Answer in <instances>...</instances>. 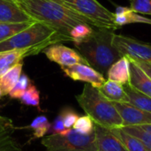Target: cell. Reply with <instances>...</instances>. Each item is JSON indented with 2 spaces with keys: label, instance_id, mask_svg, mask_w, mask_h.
I'll use <instances>...</instances> for the list:
<instances>
[{
  "label": "cell",
  "instance_id": "obj_1",
  "mask_svg": "<svg viewBox=\"0 0 151 151\" xmlns=\"http://www.w3.org/2000/svg\"><path fill=\"white\" fill-rule=\"evenodd\" d=\"M35 20L43 22L54 28L65 42H72L70 31L78 24L91 22L53 0H22L18 4Z\"/></svg>",
  "mask_w": 151,
  "mask_h": 151
},
{
  "label": "cell",
  "instance_id": "obj_2",
  "mask_svg": "<svg viewBox=\"0 0 151 151\" xmlns=\"http://www.w3.org/2000/svg\"><path fill=\"white\" fill-rule=\"evenodd\" d=\"M114 30L94 28L92 35L84 42L76 44L79 53L88 65L106 76L109 68L123 56L113 46Z\"/></svg>",
  "mask_w": 151,
  "mask_h": 151
},
{
  "label": "cell",
  "instance_id": "obj_3",
  "mask_svg": "<svg viewBox=\"0 0 151 151\" xmlns=\"http://www.w3.org/2000/svg\"><path fill=\"white\" fill-rule=\"evenodd\" d=\"M79 105L95 124L105 128L123 127V120L112 102L106 99L99 88L85 84L82 92L75 96Z\"/></svg>",
  "mask_w": 151,
  "mask_h": 151
},
{
  "label": "cell",
  "instance_id": "obj_4",
  "mask_svg": "<svg viewBox=\"0 0 151 151\" xmlns=\"http://www.w3.org/2000/svg\"><path fill=\"white\" fill-rule=\"evenodd\" d=\"M61 42L65 41L54 28L43 22L35 21L26 29L0 42V52L23 49H36L41 52Z\"/></svg>",
  "mask_w": 151,
  "mask_h": 151
},
{
  "label": "cell",
  "instance_id": "obj_5",
  "mask_svg": "<svg viewBox=\"0 0 151 151\" xmlns=\"http://www.w3.org/2000/svg\"><path fill=\"white\" fill-rule=\"evenodd\" d=\"M88 19L95 28H120L115 23L114 12H111L97 0H53Z\"/></svg>",
  "mask_w": 151,
  "mask_h": 151
},
{
  "label": "cell",
  "instance_id": "obj_6",
  "mask_svg": "<svg viewBox=\"0 0 151 151\" xmlns=\"http://www.w3.org/2000/svg\"><path fill=\"white\" fill-rule=\"evenodd\" d=\"M42 144L45 151H97L95 130L83 134L71 128L65 134L44 136Z\"/></svg>",
  "mask_w": 151,
  "mask_h": 151
},
{
  "label": "cell",
  "instance_id": "obj_7",
  "mask_svg": "<svg viewBox=\"0 0 151 151\" xmlns=\"http://www.w3.org/2000/svg\"><path fill=\"white\" fill-rule=\"evenodd\" d=\"M113 46L125 57L151 63V44L133 37L114 34Z\"/></svg>",
  "mask_w": 151,
  "mask_h": 151
},
{
  "label": "cell",
  "instance_id": "obj_8",
  "mask_svg": "<svg viewBox=\"0 0 151 151\" xmlns=\"http://www.w3.org/2000/svg\"><path fill=\"white\" fill-rule=\"evenodd\" d=\"M42 52L50 61L57 63L61 67H68L77 64L88 65L87 61L78 51L63 44H52L44 49Z\"/></svg>",
  "mask_w": 151,
  "mask_h": 151
},
{
  "label": "cell",
  "instance_id": "obj_9",
  "mask_svg": "<svg viewBox=\"0 0 151 151\" xmlns=\"http://www.w3.org/2000/svg\"><path fill=\"white\" fill-rule=\"evenodd\" d=\"M64 73L73 81H84L95 88H101L106 81L105 77L88 65L77 64L68 67H61Z\"/></svg>",
  "mask_w": 151,
  "mask_h": 151
},
{
  "label": "cell",
  "instance_id": "obj_10",
  "mask_svg": "<svg viewBox=\"0 0 151 151\" xmlns=\"http://www.w3.org/2000/svg\"><path fill=\"white\" fill-rule=\"evenodd\" d=\"M112 104L123 120V127L144 126L151 124L150 112L136 108L129 103L112 102Z\"/></svg>",
  "mask_w": 151,
  "mask_h": 151
},
{
  "label": "cell",
  "instance_id": "obj_11",
  "mask_svg": "<svg viewBox=\"0 0 151 151\" xmlns=\"http://www.w3.org/2000/svg\"><path fill=\"white\" fill-rule=\"evenodd\" d=\"M15 1L0 0V22L3 23H19L26 21H34Z\"/></svg>",
  "mask_w": 151,
  "mask_h": 151
},
{
  "label": "cell",
  "instance_id": "obj_12",
  "mask_svg": "<svg viewBox=\"0 0 151 151\" xmlns=\"http://www.w3.org/2000/svg\"><path fill=\"white\" fill-rule=\"evenodd\" d=\"M97 151H127L111 129L94 125Z\"/></svg>",
  "mask_w": 151,
  "mask_h": 151
},
{
  "label": "cell",
  "instance_id": "obj_13",
  "mask_svg": "<svg viewBox=\"0 0 151 151\" xmlns=\"http://www.w3.org/2000/svg\"><path fill=\"white\" fill-rule=\"evenodd\" d=\"M40 51L36 49L12 50L0 52V77L17 64L22 63L23 58L38 54Z\"/></svg>",
  "mask_w": 151,
  "mask_h": 151
},
{
  "label": "cell",
  "instance_id": "obj_14",
  "mask_svg": "<svg viewBox=\"0 0 151 151\" xmlns=\"http://www.w3.org/2000/svg\"><path fill=\"white\" fill-rule=\"evenodd\" d=\"M129 60V84L136 90L151 97V80L149 76L135 64V62L127 58Z\"/></svg>",
  "mask_w": 151,
  "mask_h": 151
},
{
  "label": "cell",
  "instance_id": "obj_15",
  "mask_svg": "<svg viewBox=\"0 0 151 151\" xmlns=\"http://www.w3.org/2000/svg\"><path fill=\"white\" fill-rule=\"evenodd\" d=\"M106 77L109 81H115L121 85L129 83V60L127 57L123 56L116 61L108 70Z\"/></svg>",
  "mask_w": 151,
  "mask_h": 151
},
{
  "label": "cell",
  "instance_id": "obj_16",
  "mask_svg": "<svg viewBox=\"0 0 151 151\" xmlns=\"http://www.w3.org/2000/svg\"><path fill=\"white\" fill-rule=\"evenodd\" d=\"M100 92L103 96L111 102L116 103H129V98L124 90L123 85L112 81L107 80L101 88Z\"/></svg>",
  "mask_w": 151,
  "mask_h": 151
},
{
  "label": "cell",
  "instance_id": "obj_17",
  "mask_svg": "<svg viewBox=\"0 0 151 151\" xmlns=\"http://www.w3.org/2000/svg\"><path fill=\"white\" fill-rule=\"evenodd\" d=\"M114 16H115V23L120 28L124 25L130 24V23H144V24L151 25L150 19L143 17L139 13L132 11L130 7L129 8L122 7V6L118 7L116 9V12H114Z\"/></svg>",
  "mask_w": 151,
  "mask_h": 151
},
{
  "label": "cell",
  "instance_id": "obj_18",
  "mask_svg": "<svg viewBox=\"0 0 151 151\" xmlns=\"http://www.w3.org/2000/svg\"><path fill=\"white\" fill-rule=\"evenodd\" d=\"M112 134L122 142L127 151H151L142 141L136 137L128 134L121 129V127L111 128Z\"/></svg>",
  "mask_w": 151,
  "mask_h": 151
},
{
  "label": "cell",
  "instance_id": "obj_19",
  "mask_svg": "<svg viewBox=\"0 0 151 151\" xmlns=\"http://www.w3.org/2000/svg\"><path fill=\"white\" fill-rule=\"evenodd\" d=\"M123 88L129 98L130 104L151 113V97L136 90L129 83L123 85Z\"/></svg>",
  "mask_w": 151,
  "mask_h": 151
},
{
  "label": "cell",
  "instance_id": "obj_20",
  "mask_svg": "<svg viewBox=\"0 0 151 151\" xmlns=\"http://www.w3.org/2000/svg\"><path fill=\"white\" fill-rule=\"evenodd\" d=\"M22 63L17 64L0 77V88L4 96L9 95L10 91L13 88L22 74Z\"/></svg>",
  "mask_w": 151,
  "mask_h": 151
},
{
  "label": "cell",
  "instance_id": "obj_21",
  "mask_svg": "<svg viewBox=\"0 0 151 151\" xmlns=\"http://www.w3.org/2000/svg\"><path fill=\"white\" fill-rule=\"evenodd\" d=\"M121 129L128 134L133 135L142 141L151 150V124L144 126L122 127Z\"/></svg>",
  "mask_w": 151,
  "mask_h": 151
},
{
  "label": "cell",
  "instance_id": "obj_22",
  "mask_svg": "<svg viewBox=\"0 0 151 151\" xmlns=\"http://www.w3.org/2000/svg\"><path fill=\"white\" fill-rule=\"evenodd\" d=\"M35 21H26L19 23H3L0 22V42L10 39L20 31L31 26Z\"/></svg>",
  "mask_w": 151,
  "mask_h": 151
},
{
  "label": "cell",
  "instance_id": "obj_23",
  "mask_svg": "<svg viewBox=\"0 0 151 151\" xmlns=\"http://www.w3.org/2000/svg\"><path fill=\"white\" fill-rule=\"evenodd\" d=\"M94 28L95 27L86 23L76 25L70 31V37H71L72 42L74 43V45H76L86 41L92 35Z\"/></svg>",
  "mask_w": 151,
  "mask_h": 151
},
{
  "label": "cell",
  "instance_id": "obj_24",
  "mask_svg": "<svg viewBox=\"0 0 151 151\" xmlns=\"http://www.w3.org/2000/svg\"><path fill=\"white\" fill-rule=\"evenodd\" d=\"M0 151H23L20 145L12 136L10 128L0 129Z\"/></svg>",
  "mask_w": 151,
  "mask_h": 151
},
{
  "label": "cell",
  "instance_id": "obj_25",
  "mask_svg": "<svg viewBox=\"0 0 151 151\" xmlns=\"http://www.w3.org/2000/svg\"><path fill=\"white\" fill-rule=\"evenodd\" d=\"M50 126L51 124L45 116H39L32 121L29 128L33 130L35 138H43L50 131Z\"/></svg>",
  "mask_w": 151,
  "mask_h": 151
},
{
  "label": "cell",
  "instance_id": "obj_26",
  "mask_svg": "<svg viewBox=\"0 0 151 151\" xmlns=\"http://www.w3.org/2000/svg\"><path fill=\"white\" fill-rule=\"evenodd\" d=\"M19 100L22 104L40 108V92L32 83L25 91L23 96L19 98Z\"/></svg>",
  "mask_w": 151,
  "mask_h": 151
},
{
  "label": "cell",
  "instance_id": "obj_27",
  "mask_svg": "<svg viewBox=\"0 0 151 151\" xmlns=\"http://www.w3.org/2000/svg\"><path fill=\"white\" fill-rule=\"evenodd\" d=\"M30 85H31V81L28 78V76L22 73L19 81L13 87V88L10 91L9 93L10 97L14 99H19Z\"/></svg>",
  "mask_w": 151,
  "mask_h": 151
},
{
  "label": "cell",
  "instance_id": "obj_28",
  "mask_svg": "<svg viewBox=\"0 0 151 151\" xmlns=\"http://www.w3.org/2000/svg\"><path fill=\"white\" fill-rule=\"evenodd\" d=\"M94 121L92 120V119L88 116H81L79 117L75 122V124L73 127V129H74L75 131L83 134H91L94 131Z\"/></svg>",
  "mask_w": 151,
  "mask_h": 151
},
{
  "label": "cell",
  "instance_id": "obj_29",
  "mask_svg": "<svg viewBox=\"0 0 151 151\" xmlns=\"http://www.w3.org/2000/svg\"><path fill=\"white\" fill-rule=\"evenodd\" d=\"M130 9L137 13L151 15V0H130Z\"/></svg>",
  "mask_w": 151,
  "mask_h": 151
},
{
  "label": "cell",
  "instance_id": "obj_30",
  "mask_svg": "<svg viewBox=\"0 0 151 151\" xmlns=\"http://www.w3.org/2000/svg\"><path fill=\"white\" fill-rule=\"evenodd\" d=\"M62 120H63V123L65 125V127L67 128V129H71L73 128V125L75 124L77 119L79 118L78 114L71 110V109H64L60 113H59Z\"/></svg>",
  "mask_w": 151,
  "mask_h": 151
},
{
  "label": "cell",
  "instance_id": "obj_31",
  "mask_svg": "<svg viewBox=\"0 0 151 151\" xmlns=\"http://www.w3.org/2000/svg\"><path fill=\"white\" fill-rule=\"evenodd\" d=\"M69 129H67L64 123L63 120L60 117V115L58 114V116L54 119L53 123L50 126V132L51 134H65L68 131Z\"/></svg>",
  "mask_w": 151,
  "mask_h": 151
},
{
  "label": "cell",
  "instance_id": "obj_32",
  "mask_svg": "<svg viewBox=\"0 0 151 151\" xmlns=\"http://www.w3.org/2000/svg\"><path fill=\"white\" fill-rule=\"evenodd\" d=\"M133 60L135 62V64L149 76V78L151 80V63L146 62V61H142V60H138V59H133Z\"/></svg>",
  "mask_w": 151,
  "mask_h": 151
},
{
  "label": "cell",
  "instance_id": "obj_33",
  "mask_svg": "<svg viewBox=\"0 0 151 151\" xmlns=\"http://www.w3.org/2000/svg\"><path fill=\"white\" fill-rule=\"evenodd\" d=\"M12 127V119L0 115V129H2V128H11Z\"/></svg>",
  "mask_w": 151,
  "mask_h": 151
},
{
  "label": "cell",
  "instance_id": "obj_34",
  "mask_svg": "<svg viewBox=\"0 0 151 151\" xmlns=\"http://www.w3.org/2000/svg\"><path fill=\"white\" fill-rule=\"evenodd\" d=\"M2 96H4V95H3V92H2V90H1V88H0V98H1Z\"/></svg>",
  "mask_w": 151,
  "mask_h": 151
},
{
  "label": "cell",
  "instance_id": "obj_35",
  "mask_svg": "<svg viewBox=\"0 0 151 151\" xmlns=\"http://www.w3.org/2000/svg\"><path fill=\"white\" fill-rule=\"evenodd\" d=\"M13 1H15V2H16L17 4H19V3H20V2H21L22 0H13Z\"/></svg>",
  "mask_w": 151,
  "mask_h": 151
}]
</instances>
